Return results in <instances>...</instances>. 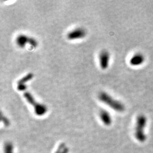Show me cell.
Masks as SVG:
<instances>
[{
    "mask_svg": "<svg viewBox=\"0 0 153 153\" xmlns=\"http://www.w3.org/2000/svg\"><path fill=\"white\" fill-rule=\"evenodd\" d=\"M87 34L86 30L83 28H77L70 31L67 34V38L69 40H74L84 38Z\"/></svg>",
    "mask_w": 153,
    "mask_h": 153,
    "instance_id": "cell-4",
    "label": "cell"
},
{
    "mask_svg": "<svg viewBox=\"0 0 153 153\" xmlns=\"http://www.w3.org/2000/svg\"><path fill=\"white\" fill-rule=\"evenodd\" d=\"M99 116L103 123L107 126H110L112 123L111 116L108 112L104 109H101L99 112Z\"/></svg>",
    "mask_w": 153,
    "mask_h": 153,
    "instance_id": "cell-7",
    "label": "cell"
},
{
    "mask_svg": "<svg viewBox=\"0 0 153 153\" xmlns=\"http://www.w3.org/2000/svg\"><path fill=\"white\" fill-rule=\"evenodd\" d=\"M146 124L147 118L144 115H141L137 117L135 128V137L136 139L141 142H144L146 140V135L144 132Z\"/></svg>",
    "mask_w": 153,
    "mask_h": 153,
    "instance_id": "cell-2",
    "label": "cell"
},
{
    "mask_svg": "<svg viewBox=\"0 0 153 153\" xmlns=\"http://www.w3.org/2000/svg\"><path fill=\"white\" fill-rule=\"evenodd\" d=\"M145 57L141 54H135L130 60V63L133 66H139L144 62Z\"/></svg>",
    "mask_w": 153,
    "mask_h": 153,
    "instance_id": "cell-9",
    "label": "cell"
},
{
    "mask_svg": "<svg viewBox=\"0 0 153 153\" xmlns=\"http://www.w3.org/2000/svg\"><path fill=\"white\" fill-rule=\"evenodd\" d=\"M110 54L107 51L103 50L99 54V65L102 69L106 70L109 66Z\"/></svg>",
    "mask_w": 153,
    "mask_h": 153,
    "instance_id": "cell-5",
    "label": "cell"
},
{
    "mask_svg": "<svg viewBox=\"0 0 153 153\" xmlns=\"http://www.w3.org/2000/svg\"><path fill=\"white\" fill-rule=\"evenodd\" d=\"M34 77V74L30 73L22 78L18 81L17 83V90L19 91H25L27 89V86L26 83L28 81H31Z\"/></svg>",
    "mask_w": 153,
    "mask_h": 153,
    "instance_id": "cell-6",
    "label": "cell"
},
{
    "mask_svg": "<svg viewBox=\"0 0 153 153\" xmlns=\"http://www.w3.org/2000/svg\"><path fill=\"white\" fill-rule=\"evenodd\" d=\"M29 38L30 37L24 34L19 35L16 39L17 45L21 48H25L26 45H27V44H28Z\"/></svg>",
    "mask_w": 153,
    "mask_h": 153,
    "instance_id": "cell-8",
    "label": "cell"
},
{
    "mask_svg": "<svg viewBox=\"0 0 153 153\" xmlns=\"http://www.w3.org/2000/svg\"><path fill=\"white\" fill-rule=\"evenodd\" d=\"M1 118H2V121H3V123L5 124V126H8L9 124H10V122H9V120L8 119V118L5 117V116H4L2 114H1Z\"/></svg>",
    "mask_w": 153,
    "mask_h": 153,
    "instance_id": "cell-11",
    "label": "cell"
},
{
    "mask_svg": "<svg viewBox=\"0 0 153 153\" xmlns=\"http://www.w3.org/2000/svg\"><path fill=\"white\" fill-rule=\"evenodd\" d=\"M28 44L31 46V47L32 48H36L38 45V42L35 38L30 37L29 41H28Z\"/></svg>",
    "mask_w": 153,
    "mask_h": 153,
    "instance_id": "cell-10",
    "label": "cell"
},
{
    "mask_svg": "<svg viewBox=\"0 0 153 153\" xmlns=\"http://www.w3.org/2000/svg\"><path fill=\"white\" fill-rule=\"evenodd\" d=\"M98 98L100 101L117 112H121L125 110V106L122 103L114 99L107 92H100L98 95Z\"/></svg>",
    "mask_w": 153,
    "mask_h": 153,
    "instance_id": "cell-1",
    "label": "cell"
},
{
    "mask_svg": "<svg viewBox=\"0 0 153 153\" xmlns=\"http://www.w3.org/2000/svg\"><path fill=\"white\" fill-rule=\"evenodd\" d=\"M27 102L31 106L34 107V112L36 115L39 116H43L47 113L48 111L47 107L44 104L38 103L35 101V99L34 97L30 96L27 99Z\"/></svg>",
    "mask_w": 153,
    "mask_h": 153,
    "instance_id": "cell-3",
    "label": "cell"
}]
</instances>
